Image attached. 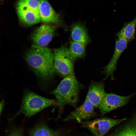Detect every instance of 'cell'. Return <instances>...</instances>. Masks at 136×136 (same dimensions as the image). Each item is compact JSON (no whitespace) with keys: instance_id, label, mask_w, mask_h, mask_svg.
<instances>
[{"instance_id":"obj_1","label":"cell","mask_w":136,"mask_h":136,"mask_svg":"<svg viewBox=\"0 0 136 136\" xmlns=\"http://www.w3.org/2000/svg\"><path fill=\"white\" fill-rule=\"evenodd\" d=\"M26 61L36 75L45 80L52 78L54 72L53 52L50 49L32 45L27 54Z\"/></svg>"},{"instance_id":"obj_2","label":"cell","mask_w":136,"mask_h":136,"mask_svg":"<svg viewBox=\"0 0 136 136\" xmlns=\"http://www.w3.org/2000/svg\"><path fill=\"white\" fill-rule=\"evenodd\" d=\"M80 85L75 74L66 77L60 82L51 93L56 98L60 113L68 105L75 107L79 101Z\"/></svg>"},{"instance_id":"obj_3","label":"cell","mask_w":136,"mask_h":136,"mask_svg":"<svg viewBox=\"0 0 136 136\" xmlns=\"http://www.w3.org/2000/svg\"><path fill=\"white\" fill-rule=\"evenodd\" d=\"M54 106H58L56 99L46 98L27 90L24 94L20 109L13 118L20 114L30 117L46 108Z\"/></svg>"},{"instance_id":"obj_4","label":"cell","mask_w":136,"mask_h":136,"mask_svg":"<svg viewBox=\"0 0 136 136\" xmlns=\"http://www.w3.org/2000/svg\"><path fill=\"white\" fill-rule=\"evenodd\" d=\"M53 52L54 71L64 78L74 75L75 60L71 56L68 48L62 46L55 49Z\"/></svg>"},{"instance_id":"obj_5","label":"cell","mask_w":136,"mask_h":136,"mask_svg":"<svg viewBox=\"0 0 136 136\" xmlns=\"http://www.w3.org/2000/svg\"><path fill=\"white\" fill-rule=\"evenodd\" d=\"M38 0H19L17 5V11L20 19L24 23L32 25L41 21Z\"/></svg>"},{"instance_id":"obj_6","label":"cell","mask_w":136,"mask_h":136,"mask_svg":"<svg viewBox=\"0 0 136 136\" xmlns=\"http://www.w3.org/2000/svg\"><path fill=\"white\" fill-rule=\"evenodd\" d=\"M126 120V118L115 119L104 118L90 121H81L79 123L94 136H104L112 128Z\"/></svg>"},{"instance_id":"obj_7","label":"cell","mask_w":136,"mask_h":136,"mask_svg":"<svg viewBox=\"0 0 136 136\" xmlns=\"http://www.w3.org/2000/svg\"><path fill=\"white\" fill-rule=\"evenodd\" d=\"M39 12L41 20L47 24L51 23L62 27L67 30L60 15L54 10L47 0H39Z\"/></svg>"},{"instance_id":"obj_8","label":"cell","mask_w":136,"mask_h":136,"mask_svg":"<svg viewBox=\"0 0 136 136\" xmlns=\"http://www.w3.org/2000/svg\"><path fill=\"white\" fill-rule=\"evenodd\" d=\"M134 94L126 96L113 93H106L99 108L101 114H106L125 105Z\"/></svg>"},{"instance_id":"obj_9","label":"cell","mask_w":136,"mask_h":136,"mask_svg":"<svg viewBox=\"0 0 136 136\" xmlns=\"http://www.w3.org/2000/svg\"><path fill=\"white\" fill-rule=\"evenodd\" d=\"M58 26L52 24L41 25L33 33V41L36 45L43 47L47 46L52 40Z\"/></svg>"},{"instance_id":"obj_10","label":"cell","mask_w":136,"mask_h":136,"mask_svg":"<svg viewBox=\"0 0 136 136\" xmlns=\"http://www.w3.org/2000/svg\"><path fill=\"white\" fill-rule=\"evenodd\" d=\"M92 104L86 98L83 104L71 112L63 119L66 121L76 120L79 123L83 120L94 117L96 113Z\"/></svg>"},{"instance_id":"obj_11","label":"cell","mask_w":136,"mask_h":136,"mask_svg":"<svg viewBox=\"0 0 136 136\" xmlns=\"http://www.w3.org/2000/svg\"><path fill=\"white\" fill-rule=\"evenodd\" d=\"M128 42L124 39L118 38L115 42V47L113 55L107 65L104 68L103 72L106 75L105 78L109 76L113 80V73L115 70L118 60L121 54L126 48Z\"/></svg>"},{"instance_id":"obj_12","label":"cell","mask_w":136,"mask_h":136,"mask_svg":"<svg viewBox=\"0 0 136 136\" xmlns=\"http://www.w3.org/2000/svg\"><path fill=\"white\" fill-rule=\"evenodd\" d=\"M105 94L104 85L103 82L92 81L89 85L86 98L94 107L99 108Z\"/></svg>"},{"instance_id":"obj_13","label":"cell","mask_w":136,"mask_h":136,"mask_svg":"<svg viewBox=\"0 0 136 136\" xmlns=\"http://www.w3.org/2000/svg\"><path fill=\"white\" fill-rule=\"evenodd\" d=\"M71 37L72 41L86 45L90 43L91 39L85 24L80 22H74L71 27Z\"/></svg>"},{"instance_id":"obj_14","label":"cell","mask_w":136,"mask_h":136,"mask_svg":"<svg viewBox=\"0 0 136 136\" xmlns=\"http://www.w3.org/2000/svg\"><path fill=\"white\" fill-rule=\"evenodd\" d=\"M29 132V136H63L60 130L52 129L42 122L36 125Z\"/></svg>"},{"instance_id":"obj_15","label":"cell","mask_w":136,"mask_h":136,"mask_svg":"<svg viewBox=\"0 0 136 136\" xmlns=\"http://www.w3.org/2000/svg\"><path fill=\"white\" fill-rule=\"evenodd\" d=\"M136 26V17L132 20L125 22L121 29L116 35L118 38H121L128 42L135 38Z\"/></svg>"},{"instance_id":"obj_16","label":"cell","mask_w":136,"mask_h":136,"mask_svg":"<svg viewBox=\"0 0 136 136\" xmlns=\"http://www.w3.org/2000/svg\"><path fill=\"white\" fill-rule=\"evenodd\" d=\"M86 46L83 44L73 41L70 42L69 50L71 56L75 61L78 58L85 57L86 55Z\"/></svg>"},{"instance_id":"obj_17","label":"cell","mask_w":136,"mask_h":136,"mask_svg":"<svg viewBox=\"0 0 136 136\" xmlns=\"http://www.w3.org/2000/svg\"><path fill=\"white\" fill-rule=\"evenodd\" d=\"M116 136H136V122L127 125Z\"/></svg>"},{"instance_id":"obj_18","label":"cell","mask_w":136,"mask_h":136,"mask_svg":"<svg viewBox=\"0 0 136 136\" xmlns=\"http://www.w3.org/2000/svg\"><path fill=\"white\" fill-rule=\"evenodd\" d=\"M8 132L7 136H24L22 129L18 127H13Z\"/></svg>"},{"instance_id":"obj_19","label":"cell","mask_w":136,"mask_h":136,"mask_svg":"<svg viewBox=\"0 0 136 136\" xmlns=\"http://www.w3.org/2000/svg\"></svg>"}]
</instances>
